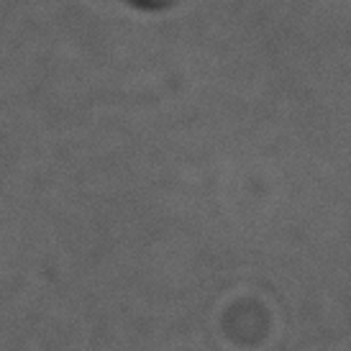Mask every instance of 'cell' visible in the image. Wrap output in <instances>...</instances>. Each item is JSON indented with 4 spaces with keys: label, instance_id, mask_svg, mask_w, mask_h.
Instances as JSON below:
<instances>
[{
    "label": "cell",
    "instance_id": "obj_1",
    "mask_svg": "<svg viewBox=\"0 0 351 351\" xmlns=\"http://www.w3.org/2000/svg\"><path fill=\"white\" fill-rule=\"evenodd\" d=\"M123 3L128 8H136V10H165L169 8L175 0H118Z\"/></svg>",
    "mask_w": 351,
    "mask_h": 351
}]
</instances>
